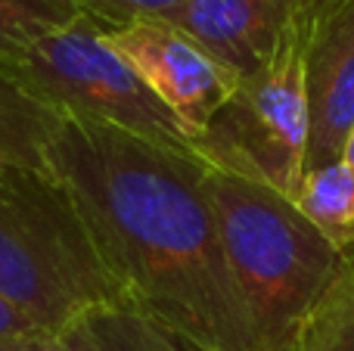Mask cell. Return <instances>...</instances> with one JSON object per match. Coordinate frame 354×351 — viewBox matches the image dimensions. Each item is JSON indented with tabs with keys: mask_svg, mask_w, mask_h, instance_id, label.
<instances>
[{
	"mask_svg": "<svg viewBox=\"0 0 354 351\" xmlns=\"http://www.w3.org/2000/svg\"><path fill=\"white\" fill-rule=\"evenodd\" d=\"M37 155L137 311L189 351H261L208 202V162L41 106Z\"/></svg>",
	"mask_w": 354,
	"mask_h": 351,
	"instance_id": "1",
	"label": "cell"
},
{
	"mask_svg": "<svg viewBox=\"0 0 354 351\" xmlns=\"http://www.w3.org/2000/svg\"><path fill=\"white\" fill-rule=\"evenodd\" d=\"M0 351H66L56 336H28V339L0 342Z\"/></svg>",
	"mask_w": 354,
	"mask_h": 351,
	"instance_id": "16",
	"label": "cell"
},
{
	"mask_svg": "<svg viewBox=\"0 0 354 351\" xmlns=\"http://www.w3.org/2000/svg\"><path fill=\"white\" fill-rule=\"evenodd\" d=\"M308 0L280 47L255 75L239 81L199 146L202 159L255 178L295 202L308 174Z\"/></svg>",
	"mask_w": 354,
	"mask_h": 351,
	"instance_id": "5",
	"label": "cell"
},
{
	"mask_svg": "<svg viewBox=\"0 0 354 351\" xmlns=\"http://www.w3.org/2000/svg\"><path fill=\"white\" fill-rule=\"evenodd\" d=\"M342 159L348 162V165H354V128L348 131V140H345V149H342Z\"/></svg>",
	"mask_w": 354,
	"mask_h": 351,
	"instance_id": "17",
	"label": "cell"
},
{
	"mask_svg": "<svg viewBox=\"0 0 354 351\" xmlns=\"http://www.w3.org/2000/svg\"><path fill=\"white\" fill-rule=\"evenodd\" d=\"M68 3L103 25H131L140 19H165L187 0H68Z\"/></svg>",
	"mask_w": 354,
	"mask_h": 351,
	"instance_id": "14",
	"label": "cell"
},
{
	"mask_svg": "<svg viewBox=\"0 0 354 351\" xmlns=\"http://www.w3.org/2000/svg\"><path fill=\"white\" fill-rule=\"evenodd\" d=\"M56 339L66 351H189L131 302L84 311Z\"/></svg>",
	"mask_w": 354,
	"mask_h": 351,
	"instance_id": "9",
	"label": "cell"
},
{
	"mask_svg": "<svg viewBox=\"0 0 354 351\" xmlns=\"http://www.w3.org/2000/svg\"><path fill=\"white\" fill-rule=\"evenodd\" d=\"M41 103L0 75V162L44 165L37 155Z\"/></svg>",
	"mask_w": 354,
	"mask_h": 351,
	"instance_id": "13",
	"label": "cell"
},
{
	"mask_svg": "<svg viewBox=\"0 0 354 351\" xmlns=\"http://www.w3.org/2000/svg\"><path fill=\"white\" fill-rule=\"evenodd\" d=\"M295 351H354V252L345 255L330 290L308 317Z\"/></svg>",
	"mask_w": 354,
	"mask_h": 351,
	"instance_id": "12",
	"label": "cell"
},
{
	"mask_svg": "<svg viewBox=\"0 0 354 351\" xmlns=\"http://www.w3.org/2000/svg\"><path fill=\"white\" fill-rule=\"evenodd\" d=\"M81 16L68 0H0V72Z\"/></svg>",
	"mask_w": 354,
	"mask_h": 351,
	"instance_id": "11",
	"label": "cell"
},
{
	"mask_svg": "<svg viewBox=\"0 0 354 351\" xmlns=\"http://www.w3.org/2000/svg\"><path fill=\"white\" fill-rule=\"evenodd\" d=\"M202 184L258 348L295 351L308 317L348 252H339L299 202L261 180L208 162Z\"/></svg>",
	"mask_w": 354,
	"mask_h": 351,
	"instance_id": "2",
	"label": "cell"
},
{
	"mask_svg": "<svg viewBox=\"0 0 354 351\" xmlns=\"http://www.w3.org/2000/svg\"><path fill=\"white\" fill-rule=\"evenodd\" d=\"M0 75L47 109L112 124L174 149H199L131 62L106 41L103 22L84 12L35 44Z\"/></svg>",
	"mask_w": 354,
	"mask_h": 351,
	"instance_id": "4",
	"label": "cell"
},
{
	"mask_svg": "<svg viewBox=\"0 0 354 351\" xmlns=\"http://www.w3.org/2000/svg\"><path fill=\"white\" fill-rule=\"evenodd\" d=\"M308 171L342 159L354 128V0H308Z\"/></svg>",
	"mask_w": 354,
	"mask_h": 351,
	"instance_id": "7",
	"label": "cell"
},
{
	"mask_svg": "<svg viewBox=\"0 0 354 351\" xmlns=\"http://www.w3.org/2000/svg\"><path fill=\"white\" fill-rule=\"evenodd\" d=\"M301 3L305 0H187L165 19L243 81L274 56Z\"/></svg>",
	"mask_w": 354,
	"mask_h": 351,
	"instance_id": "8",
	"label": "cell"
},
{
	"mask_svg": "<svg viewBox=\"0 0 354 351\" xmlns=\"http://www.w3.org/2000/svg\"><path fill=\"white\" fill-rule=\"evenodd\" d=\"M103 35L193 143L208 134L218 112L239 87V78L230 68L221 66L205 47H199L168 19L103 25Z\"/></svg>",
	"mask_w": 354,
	"mask_h": 351,
	"instance_id": "6",
	"label": "cell"
},
{
	"mask_svg": "<svg viewBox=\"0 0 354 351\" xmlns=\"http://www.w3.org/2000/svg\"><path fill=\"white\" fill-rule=\"evenodd\" d=\"M295 202L339 252H354V165L339 159L308 171Z\"/></svg>",
	"mask_w": 354,
	"mask_h": 351,
	"instance_id": "10",
	"label": "cell"
},
{
	"mask_svg": "<svg viewBox=\"0 0 354 351\" xmlns=\"http://www.w3.org/2000/svg\"><path fill=\"white\" fill-rule=\"evenodd\" d=\"M0 296L50 336L128 302L68 190L44 165L0 162Z\"/></svg>",
	"mask_w": 354,
	"mask_h": 351,
	"instance_id": "3",
	"label": "cell"
},
{
	"mask_svg": "<svg viewBox=\"0 0 354 351\" xmlns=\"http://www.w3.org/2000/svg\"><path fill=\"white\" fill-rule=\"evenodd\" d=\"M28 336H50V333L41 323L31 321L22 308H16L6 296H0V342L28 339Z\"/></svg>",
	"mask_w": 354,
	"mask_h": 351,
	"instance_id": "15",
	"label": "cell"
}]
</instances>
